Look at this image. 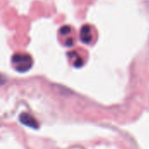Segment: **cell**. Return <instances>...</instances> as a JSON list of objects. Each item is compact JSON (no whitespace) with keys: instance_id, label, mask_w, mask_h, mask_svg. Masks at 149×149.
<instances>
[{"instance_id":"1","label":"cell","mask_w":149,"mask_h":149,"mask_svg":"<svg viewBox=\"0 0 149 149\" xmlns=\"http://www.w3.org/2000/svg\"><path fill=\"white\" fill-rule=\"evenodd\" d=\"M12 65L16 71L20 72H25L30 70L33 65V60L29 54L16 53L11 58Z\"/></svg>"},{"instance_id":"2","label":"cell","mask_w":149,"mask_h":149,"mask_svg":"<svg viewBox=\"0 0 149 149\" xmlns=\"http://www.w3.org/2000/svg\"><path fill=\"white\" fill-rule=\"evenodd\" d=\"M19 120L24 126L29 127L33 128V129H38L39 127L38 121L31 115H30L28 113H22L19 116Z\"/></svg>"},{"instance_id":"3","label":"cell","mask_w":149,"mask_h":149,"mask_svg":"<svg viewBox=\"0 0 149 149\" xmlns=\"http://www.w3.org/2000/svg\"><path fill=\"white\" fill-rule=\"evenodd\" d=\"M93 38L92 32H91V28L89 25H84L81 28L80 31V39L83 43L85 44H89L91 43Z\"/></svg>"},{"instance_id":"4","label":"cell","mask_w":149,"mask_h":149,"mask_svg":"<svg viewBox=\"0 0 149 149\" xmlns=\"http://www.w3.org/2000/svg\"><path fill=\"white\" fill-rule=\"evenodd\" d=\"M5 82H6V79H5L3 75H1V74H0V86L3 85Z\"/></svg>"}]
</instances>
